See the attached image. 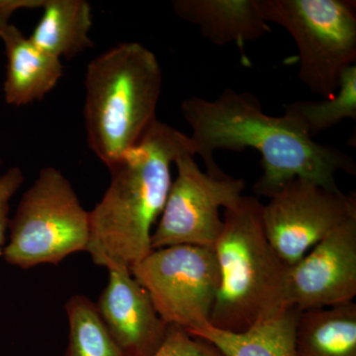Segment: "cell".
Instances as JSON below:
<instances>
[{
    "mask_svg": "<svg viewBox=\"0 0 356 356\" xmlns=\"http://www.w3.org/2000/svg\"><path fill=\"white\" fill-rule=\"evenodd\" d=\"M180 110L191 129L194 153L203 159L210 175L224 172L213 156L216 151L250 147L259 152L262 175L254 185L257 196L269 198L295 178L341 191L337 173H356L350 156L311 139L289 115L264 113L259 98L248 91L226 88L213 100L192 96L182 102Z\"/></svg>",
    "mask_w": 356,
    "mask_h": 356,
    "instance_id": "1",
    "label": "cell"
},
{
    "mask_svg": "<svg viewBox=\"0 0 356 356\" xmlns=\"http://www.w3.org/2000/svg\"><path fill=\"white\" fill-rule=\"evenodd\" d=\"M194 153L189 136L156 121L109 168L111 181L89 211L86 252L96 266L130 271L151 254L153 226L163 212L178 156Z\"/></svg>",
    "mask_w": 356,
    "mask_h": 356,
    "instance_id": "2",
    "label": "cell"
},
{
    "mask_svg": "<svg viewBox=\"0 0 356 356\" xmlns=\"http://www.w3.org/2000/svg\"><path fill=\"white\" fill-rule=\"evenodd\" d=\"M224 210V227L214 248L221 282L210 325L243 332L289 307V266L267 241L259 198L243 195Z\"/></svg>",
    "mask_w": 356,
    "mask_h": 356,
    "instance_id": "3",
    "label": "cell"
},
{
    "mask_svg": "<svg viewBox=\"0 0 356 356\" xmlns=\"http://www.w3.org/2000/svg\"><path fill=\"white\" fill-rule=\"evenodd\" d=\"M163 70L154 51L137 42L115 46L86 69L84 104L89 149L110 168L156 120Z\"/></svg>",
    "mask_w": 356,
    "mask_h": 356,
    "instance_id": "4",
    "label": "cell"
},
{
    "mask_svg": "<svg viewBox=\"0 0 356 356\" xmlns=\"http://www.w3.org/2000/svg\"><path fill=\"white\" fill-rule=\"evenodd\" d=\"M259 7L294 39L300 81L323 99L336 95L343 70L356 63V1L259 0Z\"/></svg>",
    "mask_w": 356,
    "mask_h": 356,
    "instance_id": "5",
    "label": "cell"
},
{
    "mask_svg": "<svg viewBox=\"0 0 356 356\" xmlns=\"http://www.w3.org/2000/svg\"><path fill=\"white\" fill-rule=\"evenodd\" d=\"M10 240L2 255L22 269L58 264L86 252L89 211L84 209L69 179L55 168H43L23 194L9 222Z\"/></svg>",
    "mask_w": 356,
    "mask_h": 356,
    "instance_id": "6",
    "label": "cell"
},
{
    "mask_svg": "<svg viewBox=\"0 0 356 356\" xmlns=\"http://www.w3.org/2000/svg\"><path fill=\"white\" fill-rule=\"evenodd\" d=\"M131 273L166 325L191 334L210 324L221 282L212 248L179 245L153 250Z\"/></svg>",
    "mask_w": 356,
    "mask_h": 356,
    "instance_id": "7",
    "label": "cell"
},
{
    "mask_svg": "<svg viewBox=\"0 0 356 356\" xmlns=\"http://www.w3.org/2000/svg\"><path fill=\"white\" fill-rule=\"evenodd\" d=\"M194 154H180L175 161L177 177L172 180L165 207L152 234V248L189 245L214 250L224 221L220 209L243 196V178L227 173L210 175L200 170Z\"/></svg>",
    "mask_w": 356,
    "mask_h": 356,
    "instance_id": "8",
    "label": "cell"
},
{
    "mask_svg": "<svg viewBox=\"0 0 356 356\" xmlns=\"http://www.w3.org/2000/svg\"><path fill=\"white\" fill-rule=\"evenodd\" d=\"M356 214L355 193L330 191L295 178L262 204L267 241L288 266L298 262L332 229Z\"/></svg>",
    "mask_w": 356,
    "mask_h": 356,
    "instance_id": "9",
    "label": "cell"
},
{
    "mask_svg": "<svg viewBox=\"0 0 356 356\" xmlns=\"http://www.w3.org/2000/svg\"><path fill=\"white\" fill-rule=\"evenodd\" d=\"M356 296V214L289 266L287 304L300 312L329 308Z\"/></svg>",
    "mask_w": 356,
    "mask_h": 356,
    "instance_id": "10",
    "label": "cell"
},
{
    "mask_svg": "<svg viewBox=\"0 0 356 356\" xmlns=\"http://www.w3.org/2000/svg\"><path fill=\"white\" fill-rule=\"evenodd\" d=\"M96 307L110 334L127 356H154L165 341L168 325L130 271L109 270L108 284Z\"/></svg>",
    "mask_w": 356,
    "mask_h": 356,
    "instance_id": "11",
    "label": "cell"
},
{
    "mask_svg": "<svg viewBox=\"0 0 356 356\" xmlns=\"http://www.w3.org/2000/svg\"><path fill=\"white\" fill-rule=\"evenodd\" d=\"M172 7L180 19L197 26L210 43L236 44L248 64L245 43L273 33L262 17L259 0H173Z\"/></svg>",
    "mask_w": 356,
    "mask_h": 356,
    "instance_id": "12",
    "label": "cell"
},
{
    "mask_svg": "<svg viewBox=\"0 0 356 356\" xmlns=\"http://www.w3.org/2000/svg\"><path fill=\"white\" fill-rule=\"evenodd\" d=\"M0 39L7 58L3 86L7 104L21 107L43 99L64 74L60 58L41 50L9 20L0 19Z\"/></svg>",
    "mask_w": 356,
    "mask_h": 356,
    "instance_id": "13",
    "label": "cell"
},
{
    "mask_svg": "<svg viewBox=\"0 0 356 356\" xmlns=\"http://www.w3.org/2000/svg\"><path fill=\"white\" fill-rule=\"evenodd\" d=\"M293 356H356V304L300 312Z\"/></svg>",
    "mask_w": 356,
    "mask_h": 356,
    "instance_id": "14",
    "label": "cell"
},
{
    "mask_svg": "<svg viewBox=\"0 0 356 356\" xmlns=\"http://www.w3.org/2000/svg\"><path fill=\"white\" fill-rule=\"evenodd\" d=\"M43 15L30 40L49 55L70 58L93 47L90 4L84 0H43ZM41 7V8H42Z\"/></svg>",
    "mask_w": 356,
    "mask_h": 356,
    "instance_id": "15",
    "label": "cell"
},
{
    "mask_svg": "<svg viewBox=\"0 0 356 356\" xmlns=\"http://www.w3.org/2000/svg\"><path fill=\"white\" fill-rule=\"evenodd\" d=\"M299 313L295 307H288L245 332L222 331L209 324L189 334L214 344L225 356H293Z\"/></svg>",
    "mask_w": 356,
    "mask_h": 356,
    "instance_id": "16",
    "label": "cell"
},
{
    "mask_svg": "<svg viewBox=\"0 0 356 356\" xmlns=\"http://www.w3.org/2000/svg\"><path fill=\"white\" fill-rule=\"evenodd\" d=\"M300 127L314 140L318 134L339 125L346 119L356 120V64L343 70L336 95L321 102H295L284 105Z\"/></svg>",
    "mask_w": 356,
    "mask_h": 356,
    "instance_id": "17",
    "label": "cell"
},
{
    "mask_svg": "<svg viewBox=\"0 0 356 356\" xmlns=\"http://www.w3.org/2000/svg\"><path fill=\"white\" fill-rule=\"evenodd\" d=\"M65 309L70 341L64 356H127L110 334L92 300L74 295Z\"/></svg>",
    "mask_w": 356,
    "mask_h": 356,
    "instance_id": "18",
    "label": "cell"
},
{
    "mask_svg": "<svg viewBox=\"0 0 356 356\" xmlns=\"http://www.w3.org/2000/svg\"><path fill=\"white\" fill-rule=\"evenodd\" d=\"M154 356H225L214 344L170 325L165 341Z\"/></svg>",
    "mask_w": 356,
    "mask_h": 356,
    "instance_id": "19",
    "label": "cell"
},
{
    "mask_svg": "<svg viewBox=\"0 0 356 356\" xmlns=\"http://www.w3.org/2000/svg\"><path fill=\"white\" fill-rule=\"evenodd\" d=\"M24 181L22 170L19 168H9L0 177V257L3 252L6 229L9 227V203L16 191Z\"/></svg>",
    "mask_w": 356,
    "mask_h": 356,
    "instance_id": "20",
    "label": "cell"
}]
</instances>
